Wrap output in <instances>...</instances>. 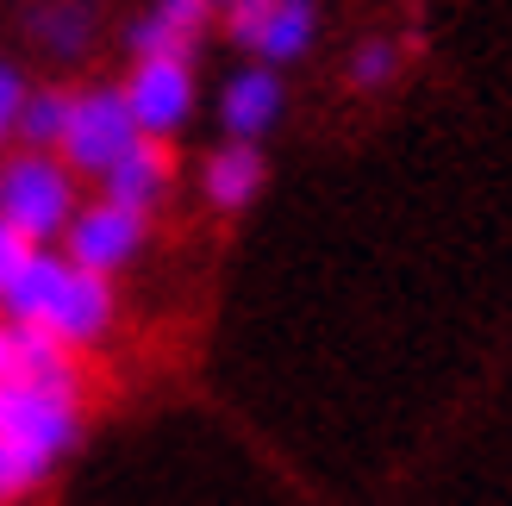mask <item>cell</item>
I'll use <instances>...</instances> for the list:
<instances>
[{
  "label": "cell",
  "mask_w": 512,
  "mask_h": 506,
  "mask_svg": "<svg viewBox=\"0 0 512 506\" xmlns=\"http://www.w3.org/2000/svg\"><path fill=\"white\" fill-rule=\"evenodd\" d=\"M269 182V157L263 144H238V138H219L200 163V194H207L213 213H244Z\"/></svg>",
  "instance_id": "cell-11"
},
{
  "label": "cell",
  "mask_w": 512,
  "mask_h": 506,
  "mask_svg": "<svg viewBox=\"0 0 512 506\" xmlns=\"http://www.w3.org/2000/svg\"><path fill=\"white\" fill-rule=\"evenodd\" d=\"M213 7H219V13H232V7H238V0H213Z\"/></svg>",
  "instance_id": "cell-19"
},
{
  "label": "cell",
  "mask_w": 512,
  "mask_h": 506,
  "mask_svg": "<svg viewBox=\"0 0 512 506\" xmlns=\"http://www.w3.org/2000/svg\"><path fill=\"white\" fill-rule=\"evenodd\" d=\"M219 32L232 38L250 63L288 69L300 63L319 38V7L313 0H238L232 13H219Z\"/></svg>",
  "instance_id": "cell-5"
},
{
  "label": "cell",
  "mask_w": 512,
  "mask_h": 506,
  "mask_svg": "<svg viewBox=\"0 0 512 506\" xmlns=\"http://www.w3.org/2000/svg\"><path fill=\"white\" fill-rule=\"evenodd\" d=\"M94 188L107 200H119V207H132V213L150 219L157 207H169V194H175V150L163 138H138Z\"/></svg>",
  "instance_id": "cell-10"
},
{
  "label": "cell",
  "mask_w": 512,
  "mask_h": 506,
  "mask_svg": "<svg viewBox=\"0 0 512 506\" xmlns=\"http://www.w3.org/2000/svg\"><path fill=\"white\" fill-rule=\"evenodd\" d=\"M69 113H75V88H63V82L32 88L25 119H19V150H57L69 132Z\"/></svg>",
  "instance_id": "cell-12"
},
{
  "label": "cell",
  "mask_w": 512,
  "mask_h": 506,
  "mask_svg": "<svg viewBox=\"0 0 512 506\" xmlns=\"http://www.w3.org/2000/svg\"><path fill=\"white\" fill-rule=\"evenodd\" d=\"M75 213H82V175L57 150H13V157H0V219L25 244H63Z\"/></svg>",
  "instance_id": "cell-3"
},
{
  "label": "cell",
  "mask_w": 512,
  "mask_h": 506,
  "mask_svg": "<svg viewBox=\"0 0 512 506\" xmlns=\"http://www.w3.org/2000/svg\"><path fill=\"white\" fill-rule=\"evenodd\" d=\"M25 100H32V82L19 75V63H7V57H0V144H19Z\"/></svg>",
  "instance_id": "cell-16"
},
{
  "label": "cell",
  "mask_w": 512,
  "mask_h": 506,
  "mask_svg": "<svg viewBox=\"0 0 512 506\" xmlns=\"http://www.w3.org/2000/svg\"><path fill=\"white\" fill-rule=\"evenodd\" d=\"M7 375H13V325L0 319V382H7Z\"/></svg>",
  "instance_id": "cell-18"
},
{
  "label": "cell",
  "mask_w": 512,
  "mask_h": 506,
  "mask_svg": "<svg viewBox=\"0 0 512 506\" xmlns=\"http://www.w3.org/2000/svg\"><path fill=\"white\" fill-rule=\"evenodd\" d=\"M144 244H150V219L132 213V207H119V200H107V194H94V200H82V213L69 219V232H63L57 250L69 263H82V269H94V275L113 282L119 269L138 263Z\"/></svg>",
  "instance_id": "cell-7"
},
{
  "label": "cell",
  "mask_w": 512,
  "mask_h": 506,
  "mask_svg": "<svg viewBox=\"0 0 512 506\" xmlns=\"http://www.w3.org/2000/svg\"><path fill=\"white\" fill-rule=\"evenodd\" d=\"M213 25H219L213 0H150V7L132 19L125 44H132V63L138 57H194Z\"/></svg>",
  "instance_id": "cell-9"
},
{
  "label": "cell",
  "mask_w": 512,
  "mask_h": 506,
  "mask_svg": "<svg viewBox=\"0 0 512 506\" xmlns=\"http://www.w3.org/2000/svg\"><path fill=\"white\" fill-rule=\"evenodd\" d=\"M0 319L19 325V332L57 338L69 357H88V350L107 344L113 319H119V288L107 275L69 263L57 244H38L25 257V269L13 275V288L0 294Z\"/></svg>",
  "instance_id": "cell-1"
},
{
  "label": "cell",
  "mask_w": 512,
  "mask_h": 506,
  "mask_svg": "<svg viewBox=\"0 0 512 506\" xmlns=\"http://www.w3.org/2000/svg\"><path fill=\"white\" fill-rule=\"evenodd\" d=\"M281 113H288V82H281V69L269 63H244L232 69L219 82V100H213V119H219V132L225 138H238V144H263Z\"/></svg>",
  "instance_id": "cell-8"
},
{
  "label": "cell",
  "mask_w": 512,
  "mask_h": 506,
  "mask_svg": "<svg viewBox=\"0 0 512 506\" xmlns=\"http://www.w3.org/2000/svg\"><path fill=\"white\" fill-rule=\"evenodd\" d=\"M400 75V50L388 44V38H369L363 50L350 57V88H363V94H375V88H388Z\"/></svg>",
  "instance_id": "cell-15"
},
{
  "label": "cell",
  "mask_w": 512,
  "mask_h": 506,
  "mask_svg": "<svg viewBox=\"0 0 512 506\" xmlns=\"http://www.w3.org/2000/svg\"><path fill=\"white\" fill-rule=\"evenodd\" d=\"M38 38H44L50 57H82L88 38H94V19H88L82 0H57V7L38 13Z\"/></svg>",
  "instance_id": "cell-13"
},
{
  "label": "cell",
  "mask_w": 512,
  "mask_h": 506,
  "mask_svg": "<svg viewBox=\"0 0 512 506\" xmlns=\"http://www.w3.org/2000/svg\"><path fill=\"white\" fill-rule=\"evenodd\" d=\"M32 250H38V244H25V238L13 232V225H7V219H0V294H7V288H13V275L25 269V257H32Z\"/></svg>",
  "instance_id": "cell-17"
},
{
  "label": "cell",
  "mask_w": 512,
  "mask_h": 506,
  "mask_svg": "<svg viewBox=\"0 0 512 506\" xmlns=\"http://www.w3.org/2000/svg\"><path fill=\"white\" fill-rule=\"evenodd\" d=\"M0 444L63 469L82 444V369L75 375H7L0 382Z\"/></svg>",
  "instance_id": "cell-2"
},
{
  "label": "cell",
  "mask_w": 512,
  "mask_h": 506,
  "mask_svg": "<svg viewBox=\"0 0 512 506\" xmlns=\"http://www.w3.org/2000/svg\"><path fill=\"white\" fill-rule=\"evenodd\" d=\"M138 138L144 132H138L132 107H125V88L119 82H88V88H75V113H69V132L57 144V157L82 175V182H100Z\"/></svg>",
  "instance_id": "cell-4"
},
{
  "label": "cell",
  "mask_w": 512,
  "mask_h": 506,
  "mask_svg": "<svg viewBox=\"0 0 512 506\" xmlns=\"http://www.w3.org/2000/svg\"><path fill=\"white\" fill-rule=\"evenodd\" d=\"M50 463H38V457H25L19 444H0V506H19V500H32L44 482H50Z\"/></svg>",
  "instance_id": "cell-14"
},
{
  "label": "cell",
  "mask_w": 512,
  "mask_h": 506,
  "mask_svg": "<svg viewBox=\"0 0 512 506\" xmlns=\"http://www.w3.org/2000/svg\"><path fill=\"white\" fill-rule=\"evenodd\" d=\"M119 88H125V107H132L138 132L163 138V144L182 132V125L194 119V107H200V69H194V57H138L132 69L119 75Z\"/></svg>",
  "instance_id": "cell-6"
}]
</instances>
